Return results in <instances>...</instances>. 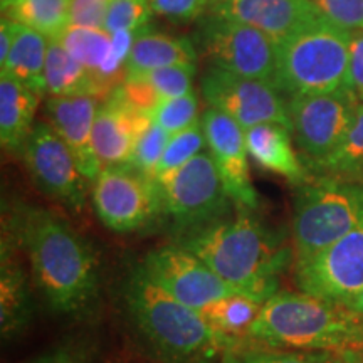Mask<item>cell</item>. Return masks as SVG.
<instances>
[{"instance_id": "2e32d148", "label": "cell", "mask_w": 363, "mask_h": 363, "mask_svg": "<svg viewBox=\"0 0 363 363\" xmlns=\"http://www.w3.org/2000/svg\"><path fill=\"white\" fill-rule=\"evenodd\" d=\"M152 121V115L136 110L113 89L99 104L93 128V148L101 169L130 165L136 140Z\"/></svg>"}, {"instance_id": "ab89813d", "label": "cell", "mask_w": 363, "mask_h": 363, "mask_svg": "<svg viewBox=\"0 0 363 363\" xmlns=\"http://www.w3.org/2000/svg\"><path fill=\"white\" fill-rule=\"evenodd\" d=\"M343 88L363 103V30L350 33V57Z\"/></svg>"}, {"instance_id": "52a82bcc", "label": "cell", "mask_w": 363, "mask_h": 363, "mask_svg": "<svg viewBox=\"0 0 363 363\" xmlns=\"http://www.w3.org/2000/svg\"><path fill=\"white\" fill-rule=\"evenodd\" d=\"M155 180L162 197V220L174 239L230 216L234 202L208 152Z\"/></svg>"}, {"instance_id": "f1b7e54d", "label": "cell", "mask_w": 363, "mask_h": 363, "mask_svg": "<svg viewBox=\"0 0 363 363\" xmlns=\"http://www.w3.org/2000/svg\"><path fill=\"white\" fill-rule=\"evenodd\" d=\"M328 353L323 352H293L246 342L225 350L220 363H325Z\"/></svg>"}, {"instance_id": "44dd1931", "label": "cell", "mask_w": 363, "mask_h": 363, "mask_svg": "<svg viewBox=\"0 0 363 363\" xmlns=\"http://www.w3.org/2000/svg\"><path fill=\"white\" fill-rule=\"evenodd\" d=\"M40 94L9 74H0V142L19 155L34 126Z\"/></svg>"}, {"instance_id": "5bb4252c", "label": "cell", "mask_w": 363, "mask_h": 363, "mask_svg": "<svg viewBox=\"0 0 363 363\" xmlns=\"http://www.w3.org/2000/svg\"><path fill=\"white\" fill-rule=\"evenodd\" d=\"M140 266L158 288L197 311H203L222 298L240 294L219 278L201 257L177 242L152 249Z\"/></svg>"}, {"instance_id": "30bf717a", "label": "cell", "mask_w": 363, "mask_h": 363, "mask_svg": "<svg viewBox=\"0 0 363 363\" xmlns=\"http://www.w3.org/2000/svg\"><path fill=\"white\" fill-rule=\"evenodd\" d=\"M358 103L345 88L289 98L291 135L308 170L323 162L338 147L352 123Z\"/></svg>"}, {"instance_id": "83f0119b", "label": "cell", "mask_w": 363, "mask_h": 363, "mask_svg": "<svg viewBox=\"0 0 363 363\" xmlns=\"http://www.w3.org/2000/svg\"><path fill=\"white\" fill-rule=\"evenodd\" d=\"M76 61L93 71L99 79L104 62L110 56L111 34L104 29H88V27H69L57 39ZM101 83V81H99ZM110 94V93H108Z\"/></svg>"}, {"instance_id": "e0dca14e", "label": "cell", "mask_w": 363, "mask_h": 363, "mask_svg": "<svg viewBox=\"0 0 363 363\" xmlns=\"http://www.w3.org/2000/svg\"><path fill=\"white\" fill-rule=\"evenodd\" d=\"M208 13L251 26L278 44L323 17L311 0H225Z\"/></svg>"}, {"instance_id": "9a60e30c", "label": "cell", "mask_w": 363, "mask_h": 363, "mask_svg": "<svg viewBox=\"0 0 363 363\" xmlns=\"http://www.w3.org/2000/svg\"><path fill=\"white\" fill-rule=\"evenodd\" d=\"M201 123L208 153L214 158L220 179L234 206L259 207V195L249 175L246 130L216 108H207L202 113Z\"/></svg>"}, {"instance_id": "3957f363", "label": "cell", "mask_w": 363, "mask_h": 363, "mask_svg": "<svg viewBox=\"0 0 363 363\" xmlns=\"http://www.w3.org/2000/svg\"><path fill=\"white\" fill-rule=\"evenodd\" d=\"M121 296L131 328L162 363H207L246 343L212 328L201 311L158 288L140 264L126 276Z\"/></svg>"}, {"instance_id": "f6af8a7d", "label": "cell", "mask_w": 363, "mask_h": 363, "mask_svg": "<svg viewBox=\"0 0 363 363\" xmlns=\"http://www.w3.org/2000/svg\"><path fill=\"white\" fill-rule=\"evenodd\" d=\"M212 4H219V2H225V0H211Z\"/></svg>"}, {"instance_id": "7a4b0ae2", "label": "cell", "mask_w": 363, "mask_h": 363, "mask_svg": "<svg viewBox=\"0 0 363 363\" xmlns=\"http://www.w3.org/2000/svg\"><path fill=\"white\" fill-rule=\"evenodd\" d=\"M235 216L174 239L199 256L235 291L266 303L281 291V278L294 266V249L283 230L272 229L256 208L235 206Z\"/></svg>"}, {"instance_id": "603a6c76", "label": "cell", "mask_w": 363, "mask_h": 363, "mask_svg": "<svg viewBox=\"0 0 363 363\" xmlns=\"http://www.w3.org/2000/svg\"><path fill=\"white\" fill-rule=\"evenodd\" d=\"M197 57L199 52L194 40L158 33L147 27L136 35L126 62V74L148 72L177 65H197Z\"/></svg>"}, {"instance_id": "d4e9b609", "label": "cell", "mask_w": 363, "mask_h": 363, "mask_svg": "<svg viewBox=\"0 0 363 363\" xmlns=\"http://www.w3.org/2000/svg\"><path fill=\"white\" fill-rule=\"evenodd\" d=\"M310 174L363 184V103L357 104L352 123L338 147L310 169Z\"/></svg>"}, {"instance_id": "d590c367", "label": "cell", "mask_w": 363, "mask_h": 363, "mask_svg": "<svg viewBox=\"0 0 363 363\" xmlns=\"http://www.w3.org/2000/svg\"><path fill=\"white\" fill-rule=\"evenodd\" d=\"M96 345L88 338H69L26 363H94Z\"/></svg>"}, {"instance_id": "ba28073f", "label": "cell", "mask_w": 363, "mask_h": 363, "mask_svg": "<svg viewBox=\"0 0 363 363\" xmlns=\"http://www.w3.org/2000/svg\"><path fill=\"white\" fill-rule=\"evenodd\" d=\"M194 44L211 66L274 83L279 44L251 26L207 12L195 27Z\"/></svg>"}, {"instance_id": "8992f818", "label": "cell", "mask_w": 363, "mask_h": 363, "mask_svg": "<svg viewBox=\"0 0 363 363\" xmlns=\"http://www.w3.org/2000/svg\"><path fill=\"white\" fill-rule=\"evenodd\" d=\"M350 33L320 17L279 44L274 84L293 96L343 88Z\"/></svg>"}, {"instance_id": "ac0fdd59", "label": "cell", "mask_w": 363, "mask_h": 363, "mask_svg": "<svg viewBox=\"0 0 363 363\" xmlns=\"http://www.w3.org/2000/svg\"><path fill=\"white\" fill-rule=\"evenodd\" d=\"M13 235L2 229L0 242V333L4 340L21 337L34 316V281L26 269Z\"/></svg>"}, {"instance_id": "7c38bea8", "label": "cell", "mask_w": 363, "mask_h": 363, "mask_svg": "<svg viewBox=\"0 0 363 363\" xmlns=\"http://www.w3.org/2000/svg\"><path fill=\"white\" fill-rule=\"evenodd\" d=\"M201 93L208 108H216L244 130L262 123H278L291 130L288 103L271 81L246 78L208 66L201 79Z\"/></svg>"}, {"instance_id": "bcb514c9", "label": "cell", "mask_w": 363, "mask_h": 363, "mask_svg": "<svg viewBox=\"0 0 363 363\" xmlns=\"http://www.w3.org/2000/svg\"><path fill=\"white\" fill-rule=\"evenodd\" d=\"M362 355H363V352H362Z\"/></svg>"}, {"instance_id": "d6986e66", "label": "cell", "mask_w": 363, "mask_h": 363, "mask_svg": "<svg viewBox=\"0 0 363 363\" xmlns=\"http://www.w3.org/2000/svg\"><path fill=\"white\" fill-rule=\"evenodd\" d=\"M99 104V98L94 96H49L45 103L49 125L69 147L81 174L89 184H93L101 172V163L93 148V128Z\"/></svg>"}, {"instance_id": "cb8c5ba5", "label": "cell", "mask_w": 363, "mask_h": 363, "mask_svg": "<svg viewBox=\"0 0 363 363\" xmlns=\"http://www.w3.org/2000/svg\"><path fill=\"white\" fill-rule=\"evenodd\" d=\"M49 39L38 30L19 24L16 40L6 65L0 66L2 74L12 76L35 93L45 94V59H48Z\"/></svg>"}, {"instance_id": "1f68e13d", "label": "cell", "mask_w": 363, "mask_h": 363, "mask_svg": "<svg viewBox=\"0 0 363 363\" xmlns=\"http://www.w3.org/2000/svg\"><path fill=\"white\" fill-rule=\"evenodd\" d=\"M152 16L153 9L148 0H113L103 29L110 34L120 33V30L140 33L150 27Z\"/></svg>"}, {"instance_id": "4316f807", "label": "cell", "mask_w": 363, "mask_h": 363, "mask_svg": "<svg viewBox=\"0 0 363 363\" xmlns=\"http://www.w3.org/2000/svg\"><path fill=\"white\" fill-rule=\"evenodd\" d=\"M262 305L264 303L244 294H233L212 303L201 313L203 320L219 333L239 342H247L249 330L259 315Z\"/></svg>"}, {"instance_id": "d6a6232c", "label": "cell", "mask_w": 363, "mask_h": 363, "mask_svg": "<svg viewBox=\"0 0 363 363\" xmlns=\"http://www.w3.org/2000/svg\"><path fill=\"white\" fill-rule=\"evenodd\" d=\"M170 138L172 135L169 131H165L160 125L152 121L148 128L136 140L130 165L145 175L155 177L157 167L162 160L163 152H165Z\"/></svg>"}, {"instance_id": "60d3db41", "label": "cell", "mask_w": 363, "mask_h": 363, "mask_svg": "<svg viewBox=\"0 0 363 363\" xmlns=\"http://www.w3.org/2000/svg\"><path fill=\"white\" fill-rule=\"evenodd\" d=\"M17 29H19V22L11 21L9 17H4L0 22V66L6 65L9 54H11Z\"/></svg>"}, {"instance_id": "7bdbcfd3", "label": "cell", "mask_w": 363, "mask_h": 363, "mask_svg": "<svg viewBox=\"0 0 363 363\" xmlns=\"http://www.w3.org/2000/svg\"><path fill=\"white\" fill-rule=\"evenodd\" d=\"M348 308H350V310H353V311H357L358 315L363 316V291H362L360 294H358V296H357L355 299H353L352 305L348 306Z\"/></svg>"}, {"instance_id": "e575fe53", "label": "cell", "mask_w": 363, "mask_h": 363, "mask_svg": "<svg viewBox=\"0 0 363 363\" xmlns=\"http://www.w3.org/2000/svg\"><path fill=\"white\" fill-rule=\"evenodd\" d=\"M331 24L348 33L363 30V0H311Z\"/></svg>"}, {"instance_id": "74e56055", "label": "cell", "mask_w": 363, "mask_h": 363, "mask_svg": "<svg viewBox=\"0 0 363 363\" xmlns=\"http://www.w3.org/2000/svg\"><path fill=\"white\" fill-rule=\"evenodd\" d=\"M153 13L174 22L201 21L208 12L211 0H148Z\"/></svg>"}, {"instance_id": "f546056e", "label": "cell", "mask_w": 363, "mask_h": 363, "mask_svg": "<svg viewBox=\"0 0 363 363\" xmlns=\"http://www.w3.org/2000/svg\"><path fill=\"white\" fill-rule=\"evenodd\" d=\"M203 147H207L206 135H203L202 123H195L189 128L179 131V133L172 135L169 145H167L165 152L160 163H158L155 177L172 174V172L184 167L185 163H189L192 158H195L199 153L203 152Z\"/></svg>"}, {"instance_id": "6da1fadb", "label": "cell", "mask_w": 363, "mask_h": 363, "mask_svg": "<svg viewBox=\"0 0 363 363\" xmlns=\"http://www.w3.org/2000/svg\"><path fill=\"white\" fill-rule=\"evenodd\" d=\"M2 229L26 254L35 289L54 313L86 318L101 296V261L88 239L43 207L19 203L4 214Z\"/></svg>"}, {"instance_id": "8d00e7d4", "label": "cell", "mask_w": 363, "mask_h": 363, "mask_svg": "<svg viewBox=\"0 0 363 363\" xmlns=\"http://www.w3.org/2000/svg\"><path fill=\"white\" fill-rule=\"evenodd\" d=\"M115 89L123 96L126 103H130L136 110L148 113V115H153V111L163 101L157 89L142 74H126L121 84H118Z\"/></svg>"}, {"instance_id": "ffe728a7", "label": "cell", "mask_w": 363, "mask_h": 363, "mask_svg": "<svg viewBox=\"0 0 363 363\" xmlns=\"http://www.w3.org/2000/svg\"><path fill=\"white\" fill-rule=\"evenodd\" d=\"M247 153L261 169L283 177L294 187L311 179L310 170L293 145L291 130L278 123H262L246 130Z\"/></svg>"}, {"instance_id": "ee69618b", "label": "cell", "mask_w": 363, "mask_h": 363, "mask_svg": "<svg viewBox=\"0 0 363 363\" xmlns=\"http://www.w3.org/2000/svg\"><path fill=\"white\" fill-rule=\"evenodd\" d=\"M0 2H2V9H6V7L9 6V4L12 2V0H0Z\"/></svg>"}, {"instance_id": "277c9868", "label": "cell", "mask_w": 363, "mask_h": 363, "mask_svg": "<svg viewBox=\"0 0 363 363\" xmlns=\"http://www.w3.org/2000/svg\"><path fill=\"white\" fill-rule=\"evenodd\" d=\"M247 340L278 350L363 352V316L299 289H281L262 305Z\"/></svg>"}, {"instance_id": "7402d4cb", "label": "cell", "mask_w": 363, "mask_h": 363, "mask_svg": "<svg viewBox=\"0 0 363 363\" xmlns=\"http://www.w3.org/2000/svg\"><path fill=\"white\" fill-rule=\"evenodd\" d=\"M45 93L51 98H106L108 91L93 71L76 61L57 39L49 40L45 59Z\"/></svg>"}, {"instance_id": "484cf974", "label": "cell", "mask_w": 363, "mask_h": 363, "mask_svg": "<svg viewBox=\"0 0 363 363\" xmlns=\"http://www.w3.org/2000/svg\"><path fill=\"white\" fill-rule=\"evenodd\" d=\"M71 2L72 0H12L2 11L11 21L38 30L52 40L69 29Z\"/></svg>"}, {"instance_id": "5b68a950", "label": "cell", "mask_w": 363, "mask_h": 363, "mask_svg": "<svg viewBox=\"0 0 363 363\" xmlns=\"http://www.w3.org/2000/svg\"><path fill=\"white\" fill-rule=\"evenodd\" d=\"M294 189V264L325 251L363 222V184L313 175Z\"/></svg>"}, {"instance_id": "4dcf8cb0", "label": "cell", "mask_w": 363, "mask_h": 363, "mask_svg": "<svg viewBox=\"0 0 363 363\" xmlns=\"http://www.w3.org/2000/svg\"><path fill=\"white\" fill-rule=\"evenodd\" d=\"M199 111H201V103H199L197 93L192 91L184 96L162 101L160 106L153 111L152 118L163 130L169 131L170 135H175L189 128V126L199 123L201 121Z\"/></svg>"}, {"instance_id": "4fadbf2b", "label": "cell", "mask_w": 363, "mask_h": 363, "mask_svg": "<svg viewBox=\"0 0 363 363\" xmlns=\"http://www.w3.org/2000/svg\"><path fill=\"white\" fill-rule=\"evenodd\" d=\"M293 278L299 291L350 306L363 291V222L325 251L294 264Z\"/></svg>"}, {"instance_id": "9c48e42d", "label": "cell", "mask_w": 363, "mask_h": 363, "mask_svg": "<svg viewBox=\"0 0 363 363\" xmlns=\"http://www.w3.org/2000/svg\"><path fill=\"white\" fill-rule=\"evenodd\" d=\"M91 201L98 219L118 234L138 233L162 219L157 180L131 165L101 169L91 184Z\"/></svg>"}, {"instance_id": "b9f144b4", "label": "cell", "mask_w": 363, "mask_h": 363, "mask_svg": "<svg viewBox=\"0 0 363 363\" xmlns=\"http://www.w3.org/2000/svg\"><path fill=\"white\" fill-rule=\"evenodd\" d=\"M325 363H363V355L362 352L328 353Z\"/></svg>"}, {"instance_id": "8fae6325", "label": "cell", "mask_w": 363, "mask_h": 363, "mask_svg": "<svg viewBox=\"0 0 363 363\" xmlns=\"http://www.w3.org/2000/svg\"><path fill=\"white\" fill-rule=\"evenodd\" d=\"M30 179L40 192L71 212H83L88 184L65 140L49 123L35 121L21 150Z\"/></svg>"}, {"instance_id": "836d02e7", "label": "cell", "mask_w": 363, "mask_h": 363, "mask_svg": "<svg viewBox=\"0 0 363 363\" xmlns=\"http://www.w3.org/2000/svg\"><path fill=\"white\" fill-rule=\"evenodd\" d=\"M195 71H197V65H177L148 72H135V74H142L165 101V99L179 98L192 93Z\"/></svg>"}, {"instance_id": "f35d334b", "label": "cell", "mask_w": 363, "mask_h": 363, "mask_svg": "<svg viewBox=\"0 0 363 363\" xmlns=\"http://www.w3.org/2000/svg\"><path fill=\"white\" fill-rule=\"evenodd\" d=\"M113 0H72L71 2V26L103 29L108 9ZM69 26V27H71Z\"/></svg>"}]
</instances>
